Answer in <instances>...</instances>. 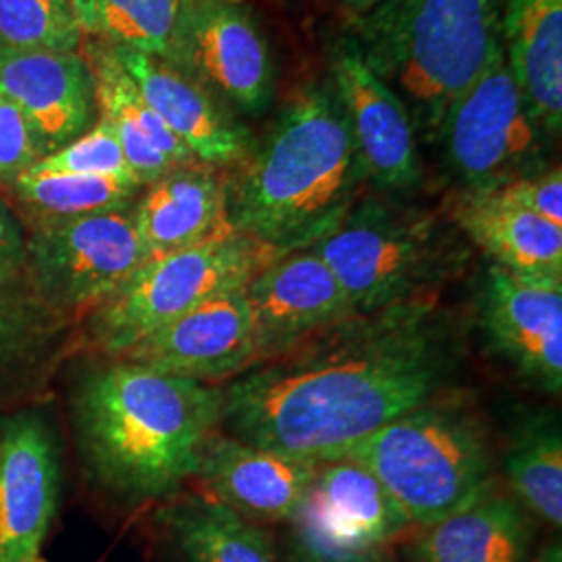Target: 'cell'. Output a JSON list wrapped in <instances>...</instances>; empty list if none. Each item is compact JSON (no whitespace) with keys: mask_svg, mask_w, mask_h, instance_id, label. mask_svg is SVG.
Returning <instances> with one entry per match:
<instances>
[{"mask_svg":"<svg viewBox=\"0 0 562 562\" xmlns=\"http://www.w3.org/2000/svg\"><path fill=\"white\" fill-rule=\"evenodd\" d=\"M357 44L415 130L436 134L448 106L501 48V0H382Z\"/></svg>","mask_w":562,"mask_h":562,"instance_id":"obj_4","label":"cell"},{"mask_svg":"<svg viewBox=\"0 0 562 562\" xmlns=\"http://www.w3.org/2000/svg\"><path fill=\"white\" fill-rule=\"evenodd\" d=\"M533 542L531 515L494 485L422 531L406 562H525Z\"/></svg>","mask_w":562,"mask_h":562,"instance_id":"obj_21","label":"cell"},{"mask_svg":"<svg viewBox=\"0 0 562 562\" xmlns=\"http://www.w3.org/2000/svg\"><path fill=\"white\" fill-rule=\"evenodd\" d=\"M81 30L69 0H0V44L74 53Z\"/></svg>","mask_w":562,"mask_h":562,"instance_id":"obj_29","label":"cell"},{"mask_svg":"<svg viewBox=\"0 0 562 562\" xmlns=\"http://www.w3.org/2000/svg\"><path fill=\"white\" fill-rule=\"evenodd\" d=\"M301 559L367 561L411 525L382 482L352 461L322 462L292 517Z\"/></svg>","mask_w":562,"mask_h":562,"instance_id":"obj_10","label":"cell"},{"mask_svg":"<svg viewBox=\"0 0 562 562\" xmlns=\"http://www.w3.org/2000/svg\"><path fill=\"white\" fill-rule=\"evenodd\" d=\"M462 234L438 215L385 199L357 201L308 246L331 269L357 315L438 299L469 262Z\"/></svg>","mask_w":562,"mask_h":562,"instance_id":"obj_6","label":"cell"},{"mask_svg":"<svg viewBox=\"0 0 562 562\" xmlns=\"http://www.w3.org/2000/svg\"><path fill=\"white\" fill-rule=\"evenodd\" d=\"M340 2L341 7L359 13V15H367L369 11H373L382 0H336Z\"/></svg>","mask_w":562,"mask_h":562,"instance_id":"obj_36","label":"cell"},{"mask_svg":"<svg viewBox=\"0 0 562 562\" xmlns=\"http://www.w3.org/2000/svg\"><path fill=\"white\" fill-rule=\"evenodd\" d=\"M132 213L148 259L201 244L229 229L225 180L209 165H181L148 183Z\"/></svg>","mask_w":562,"mask_h":562,"instance_id":"obj_23","label":"cell"},{"mask_svg":"<svg viewBox=\"0 0 562 562\" xmlns=\"http://www.w3.org/2000/svg\"><path fill=\"white\" fill-rule=\"evenodd\" d=\"M448 220L492 265L531 281L562 283V227L504 201L496 192H457L446 204Z\"/></svg>","mask_w":562,"mask_h":562,"instance_id":"obj_20","label":"cell"},{"mask_svg":"<svg viewBox=\"0 0 562 562\" xmlns=\"http://www.w3.org/2000/svg\"><path fill=\"white\" fill-rule=\"evenodd\" d=\"M41 142L13 102L0 97V183H15L41 161Z\"/></svg>","mask_w":562,"mask_h":562,"instance_id":"obj_32","label":"cell"},{"mask_svg":"<svg viewBox=\"0 0 562 562\" xmlns=\"http://www.w3.org/2000/svg\"><path fill=\"white\" fill-rule=\"evenodd\" d=\"M504 59L533 120L562 130V0H501Z\"/></svg>","mask_w":562,"mask_h":562,"instance_id":"obj_24","label":"cell"},{"mask_svg":"<svg viewBox=\"0 0 562 562\" xmlns=\"http://www.w3.org/2000/svg\"><path fill=\"white\" fill-rule=\"evenodd\" d=\"M536 562H562L561 538L550 540V542L546 543L542 548V552H540V557H538V561Z\"/></svg>","mask_w":562,"mask_h":562,"instance_id":"obj_35","label":"cell"},{"mask_svg":"<svg viewBox=\"0 0 562 562\" xmlns=\"http://www.w3.org/2000/svg\"><path fill=\"white\" fill-rule=\"evenodd\" d=\"M32 173H78V176H113L136 180L125 161L123 148L113 127L101 120L80 138L65 144L59 150L42 157ZM138 181V180H136ZM140 183V181H138Z\"/></svg>","mask_w":562,"mask_h":562,"instance_id":"obj_30","label":"cell"},{"mask_svg":"<svg viewBox=\"0 0 562 562\" xmlns=\"http://www.w3.org/2000/svg\"><path fill=\"white\" fill-rule=\"evenodd\" d=\"M457 192L487 194L546 169V142L513 78L503 44L446 111L438 130Z\"/></svg>","mask_w":562,"mask_h":562,"instance_id":"obj_8","label":"cell"},{"mask_svg":"<svg viewBox=\"0 0 562 562\" xmlns=\"http://www.w3.org/2000/svg\"><path fill=\"white\" fill-rule=\"evenodd\" d=\"M490 350L522 382L546 394L562 390V283L517 278L490 265L477 299Z\"/></svg>","mask_w":562,"mask_h":562,"instance_id":"obj_13","label":"cell"},{"mask_svg":"<svg viewBox=\"0 0 562 562\" xmlns=\"http://www.w3.org/2000/svg\"><path fill=\"white\" fill-rule=\"evenodd\" d=\"M244 294L252 315L257 364L357 315L340 281L311 248L267 265L244 285Z\"/></svg>","mask_w":562,"mask_h":562,"instance_id":"obj_16","label":"cell"},{"mask_svg":"<svg viewBox=\"0 0 562 562\" xmlns=\"http://www.w3.org/2000/svg\"><path fill=\"white\" fill-rule=\"evenodd\" d=\"M157 519L186 562H281L257 522L209 496L167 504Z\"/></svg>","mask_w":562,"mask_h":562,"instance_id":"obj_25","label":"cell"},{"mask_svg":"<svg viewBox=\"0 0 562 562\" xmlns=\"http://www.w3.org/2000/svg\"><path fill=\"white\" fill-rule=\"evenodd\" d=\"M459 319L438 299L352 315L223 387L227 436L331 462L408 411L454 390Z\"/></svg>","mask_w":562,"mask_h":562,"instance_id":"obj_1","label":"cell"},{"mask_svg":"<svg viewBox=\"0 0 562 562\" xmlns=\"http://www.w3.org/2000/svg\"><path fill=\"white\" fill-rule=\"evenodd\" d=\"M25 238L20 223L0 202V285H18L25 271Z\"/></svg>","mask_w":562,"mask_h":562,"instance_id":"obj_34","label":"cell"},{"mask_svg":"<svg viewBox=\"0 0 562 562\" xmlns=\"http://www.w3.org/2000/svg\"><path fill=\"white\" fill-rule=\"evenodd\" d=\"M25 252L34 296L55 313L94 311L148 261L132 206L44 220Z\"/></svg>","mask_w":562,"mask_h":562,"instance_id":"obj_9","label":"cell"},{"mask_svg":"<svg viewBox=\"0 0 562 562\" xmlns=\"http://www.w3.org/2000/svg\"><path fill=\"white\" fill-rule=\"evenodd\" d=\"M50 311L36 296L0 285V367L18 361L48 331Z\"/></svg>","mask_w":562,"mask_h":562,"instance_id":"obj_31","label":"cell"},{"mask_svg":"<svg viewBox=\"0 0 562 562\" xmlns=\"http://www.w3.org/2000/svg\"><path fill=\"white\" fill-rule=\"evenodd\" d=\"M86 63L102 120L113 127L130 171L140 186L159 180L181 165L199 162L142 99L111 44L90 42Z\"/></svg>","mask_w":562,"mask_h":562,"instance_id":"obj_22","label":"cell"},{"mask_svg":"<svg viewBox=\"0 0 562 562\" xmlns=\"http://www.w3.org/2000/svg\"><path fill=\"white\" fill-rule=\"evenodd\" d=\"M0 97L13 102L50 155L76 138L94 115L88 63L74 53L21 50L0 44Z\"/></svg>","mask_w":562,"mask_h":562,"instance_id":"obj_18","label":"cell"},{"mask_svg":"<svg viewBox=\"0 0 562 562\" xmlns=\"http://www.w3.org/2000/svg\"><path fill=\"white\" fill-rule=\"evenodd\" d=\"M74 417L81 459L104 492L132 504L169 501L222 425L223 387L113 359L81 380Z\"/></svg>","mask_w":562,"mask_h":562,"instance_id":"obj_2","label":"cell"},{"mask_svg":"<svg viewBox=\"0 0 562 562\" xmlns=\"http://www.w3.org/2000/svg\"><path fill=\"white\" fill-rule=\"evenodd\" d=\"M506 477L522 508L554 529L562 525V436L559 415L538 413L515 429Z\"/></svg>","mask_w":562,"mask_h":562,"instance_id":"obj_27","label":"cell"},{"mask_svg":"<svg viewBox=\"0 0 562 562\" xmlns=\"http://www.w3.org/2000/svg\"><path fill=\"white\" fill-rule=\"evenodd\" d=\"M234 169L225 181L229 229L285 255L322 240L367 183L329 83L301 90Z\"/></svg>","mask_w":562,"mask_h":562,"instance_id":"obj_3","label":"cell"},{"mask_svg":"<svg viewBox=\"0 0 562 562\" xmlns=\"http://www.w3.org/2000/svg\"><path fill=\"white\" fill-rule=\"evenodd\" d=\"M329 71L367 183L382 194L415 190L423 178L417 130L398 94L367 65L357 41L331 48Z\"/></svg>","mask_w":562,"mask_h":562,"instance_id":"obj_11","label":"cell"},{"mask_svg":"<svg viewBox=\"0 0 562 562\" xmlns=\"http://www.w3.org/2000/svg\"><path fill=\"white\" fill-rule=\"evenodd\" d=\"M302 562H319V561H306V559H302ZM346 562H367V561H346Z\"/></svg>","mask_w":562,"mask_h":562,"instance_id":"obj_37","label":"cell"},{"mask_svg":"<svg viewBox=\"0 0 562 562\" xmlns=\"http://www.w3.org/2000/svg\"><path fill=\"white\" fill-rule=\"evenodd\" d=\"M81 34L115 48L173 60L181 27L196 0H69Z\"/></svg>","mask_w":562,"mask_h":562,"instance_id":"obj_26","label":"cell"},{"mask_svg":"<svg viewBox=\"0 0 562 562\" xmlns=\"http://www.w3.org/2000/svg\"><path fill=\"white\" fill-rule=\"evenodd\" d=\"M285 252L227 229L215 238L153 257L88 313V340L111 359L202 302L244 288Z\"/></svg>","mask_w":562,"mask_h":562,"instance_id":"obj_7","label":"cell"},{"mask_svg":"<svg viewBox=\"0 0 562 562\" xmlns=\"http://www.w3.org/2000/svg\"><path fill=\"white\" fill-rule=\"evenodd\" d=\"M336 461L369 469L419 527L494 485L490 429L477 406L457 390L383 425Z\"/></svg>","mask_w":562,"mask_h":562,"instance_id":"obj_5","label":"cell"},{"mask_svg":"<svg viewBox=\"0 0 562 562\" xmlns=\"http://www.w3.org/2000/svg\"><path fill=\"white\" fill-rule=\"evenodd\" d=\"M115 53L142 99L196 161L209 167H236L250 153L252 144L246 130L178 65L130 48H115Z\"/></svg>","mask_w":562,"mask_h":562,"instance_id":"obj_19","label":"cell"},{"mask_svg":"<svg viewBox=\"0 0 562 562\" xmlns=\"http://www.w3.org/2000/svg\"><path fill=\"white\" fill-rule=\"evenodd\" d=\"M504 201L513 202L525 211L562 227V171L561 167L543 169L536 176L513 181L496 190Z\"/></svg>","mask_w":562,"mask_h":562,"instance_id":"obj_33","label":"cell"},{"mask_svg":"<svg viewBox=\"0 0 562 562\" xmlns=\"http://www.w3.org/2000/svg\"><path fill=\"white\" fill-rule=\"evenodd\" d=\"M121 361L162 375L220 383L257 364V341L244 288L223 292L125 350Z\"/></svg>","mask_w":562,"mask_h":562,"instance_id":"obj_15","label":"cell"},{"mask_svg":"<svg viewBox=\"0 0 562 562\" xmlns=\"http://www.w3.org/2000/svg\"><path fill=\"white\" fill-rule=\"evenodd\" d=\"M21 199L46 220H71L102 211L132 206L140 183L113 176L32 173L13 183Z\"/></svg>","mask_w":562,"mask_h":562,"instance_id":"obj_28","label":"cell"},{"mask_svg":"<svg viewBox=\"0 0 562 562\" xmlns=\"http://www.w3.org/2000/svg\"><path fill=\"white\" fill-rule=\"evenodd\" d=\"M217 101L261 113L273 92V60L244 0H196L171 60Z\"/></svg>","mask_w":562,"mask_h":562,"instance_id":"obj_12","label":"cell"},{"mask_svg":"<svg viewBox=\"0 0 562 562\" xmlns=\"http://www.w3.org/2000/svg\"><path fill=\"white\" fill-rule=\"evenodd\" d=\"M317 469L319 462L262 450L215 431L202 446L192 480L201 482L204 496L248 521L280 522L292 521Z\"/></svg>","mask_w":562,"mask_h":562,"instance_id":"obj_17","label":"cell"},{"mask_svg":"<svg viewBox=\"0 0 562 562\" xmlns=\"http://www.w3.org/2000/svg\"><path fill=\"white\" fill-rule=\"evenodd\" d=\"M59 450L34 411L0 422V562H41L57 515Z\"/></svg>","mask_w":562,"mask_h":562,"instance_id":"obj_14","label":"cell"}]
</instances>
